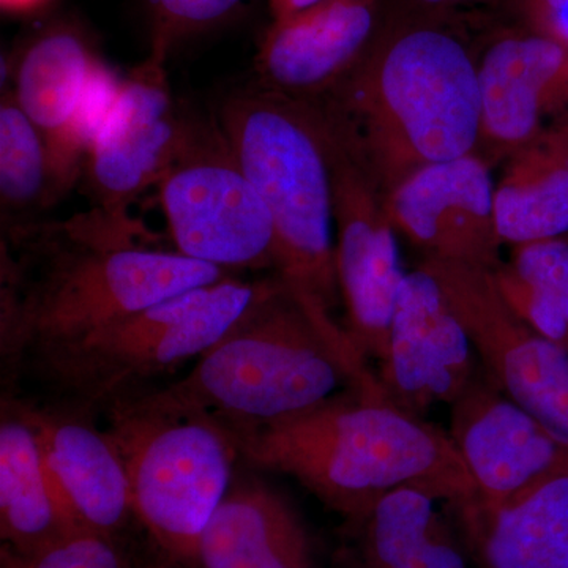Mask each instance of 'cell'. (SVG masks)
<instances>
[{
  "label": "cell",
  "mask_w": 568,
  "mask_h": 568,
  "mask_svg": "<svg viewBox=\"0 0 568 568\" xmlns=\"http://www.w3.org/2000/svg\"><path fill=\"white\" fill-rule=\"evenodd\" d=\"M231 275L153 246L129 213L93 207L69 222L3 231V369H37L138 310Z\"/></svg>",
  "instance_id": "6da1fadb"
},
{
  "label": "cell",
  "mask_w": 568,
  "mask_h": 568,
  "mask_svg": "<svg viewBox=\"0 0 568 568\" xmlns=\"http://www.w3.org/2000/svg\"><path fill=\"white\" fill-rule=\"evenodd\" d=\"M316 102L387 196L426 166L477 152L478 54L452 17L392 6L364 59Z\"/></svg>",
  "instance_id": "7a4b0ae2"
},
{
  "label": "cell",
  "mask_w": 568,
  "mask_h": 568,
  "mask_svg": "<svg viewBox=\"0 0 568 568\" xmlns=\"http://www.w3.org/2000/svg\"><path fill=\"white\" fill-rule=\"evenodd\" d=\"M224 425L250 466L295 478L346 521L413 488L457 507L469 530L476 525V484L450 433L384 395L343 392L282 420Z\"/></svg>",
  "instance_id": "3957f363"
},
{
  "label": "cell",
  "mask_w": 568,
  "mask_h": 568,
  "mask_svg": "<svg viewBox=\"0 0 568 568\" xmlns=\"http://www.w3.org/2000/svg\"><path fill=\"white\" fill-rule=\"evenodd\" d=\"M349 390L384 395L346 328L274 274L265 293L193 368L156 394L227 425H261Z\"/></svg>",
  "instance_id": "277c9868"
},
{
  "label": "cell",
  "mask_w": 568,
  "mask_h": 568,
  "mask_svg": "<svg viewBox=\"0 0 568 568\" xmlns=\"http://www.w3.org/2000/svg\"><path fill=\"white\" fill-rule=\"evenodd\" d=\"M271 213L275 274L332 313L339 294L334 190L320 104L263 88L227 97L215 119Z\"/></svg>",
  "instance_id": "5b68a950"
},
{
  "label": "cell",
  "mask_w": 568,
  "mask_h": 568,
  "mask_svg": "<svg viewBox=\"0 0 568 568\" xmlns=\"http://www.w3.org/2000/svg\"><path fill=\"white\" fill-rule=\"evenodd\" d=\"M134 518L179 568H192L213 511L233 484V433L213 414L138 392L106 406Z\"/></svg>",
  "instance_id": "8992f818"
},
{
  "label": "cell",
  "mask_w": 568,
  "mask_h": 568,
  "mask_svg": "<svg viewBox=\"0 0 568 568\" xmlns=\"http://www.w3.org/2000/svg\"><path fill=\"white\" fill-rule=\"evenodd\" d=\"M272 276L194 287L100 328L36 372L81 409L138 394L148 381L196 362L265 293Z\"/></svg>",
  "instance_id": "52a82bcc"
},
{
  "label": "cell",
  "mask_w": 568,
  "mask_h": 568,
  "mask_svg": "<svg viewBox=\"0 0 568 568\" xmlns=\"http://www.w3.org/2000/svg\"><path fill=\"white\" fill-rule=\"evenodd\" d=\"M174 250L230 274L276 267L271 213L219 123L194 121L185 148L156 186Z\"/></svg>",
  "instance_id": "ba28073f"
},
{
  "label": "cell",
  "mask_w": 568,
  "mask_h": 568,
  "mask_svg": "<svg viewBox=\"0 0 568 568\" xmlns=\"http://www.w3.org/2000/svg\"><path fill=\"white\" fill-rule=\"evenodd\" d=\"M325 142L334 190L335 263L346 306V332L358 354L386 358L392 317L405 272L386 196L377 189L349 138L323 104Z\"/></svg>",
  "instance_id": "9c48e42d"
},
{
  "label": "cell",
  "mask_w": 568,
  "mask_h": 568,
  "mask_svg": "<svg viewBox=\"0 0 568 568\" xmlns=\"http://www.w3.org/2000/svg\"><path fill=\"white\" fill-rule=\"evenodd\" d=\"M489 381L507 398L568 440V351L534 331L497 290L493 272L425 257Z\"/></svg>",
  "instance_id": "30bf717a"
},
{
  "label": "cell",
  "mask_w": 568,
  "mask_h": 568,
  "mask_svg": "<svg viewBox=\"0 0 568 568\" xmlns=\"http://www.w3.org/2000/svg\"><path fill=\"white\" fill-rule=\"evenodd\" d=\"M166 59L149 52L123 77L118 102L85 152L81 178L93 207L126 215L159 186L189 141L194 121L175 103Z\"/></svg>",
  "instance_id": "8fae6325"
},
{
  "label": "cell",
  "mask_w": 568,
  "mask_h": 568,
  "mask_svg": "<svg viewBox=\"0 0 568 568\" xmlns=\"http://www.w3.org/2000/svg\"><path fill=\"white\" fill-rule=\"evenodd\" d=\"M450 436L477 489L478 538L489 519L556 478L568 477V440L478 373L450 406Z\"/></svg>",
  "instance_id": "7c38bea8"
},
{
  "label": "cell",
  "mask_w": 568,
  "mask_h": 568,
  "mask_svg": "<svg viewBox=\"0 0 568 568\" xmlns=\"http://www.w3.org/2000/svg\"><path fill=\"white\" fill-rule=\"evenodd\" d=\"M476 355L433 275L418 265L405 274L376 372L388 402L422 418L436 405H454L478 375Z\"/></svg>",
  "instance_id": "4fadbf2b"
},
{
  "label": "cell",
  "mask_w": 568,
  "mask_h": 568,
  "mask_svg": "<svg viewBox=\"0 0 568 568\" xmlns=\"http://www.w3.org/2000/svg\"><path fill=\"white\" fill-rule=\"evenodd\" d=\"M480 140L493 166L568 121V47L528 28L500 31L478 54Z\"/></svg>",
  "instance_id": "5bb4252c"
},
{
  "label": "cell",
  "mask_w": 568,
  "mask_h": 568,
  "mask_svg": "<svg viewBox=\"0 0 568 568\" xmlns=\"http://www.w3.org/2000/svg\"><path fill=\"white\" fill-rule=\"evenodd\" d=\"M396 233L425 257L493 271L503 263L491 166L478 153L432 164L386 196Z\"/></svg>",
  "instance_id": "9a60e30c"
},
{
  "label": "cell",
  "mask_w": 568,
  "mask_h": 568,
  "mask_svg": "<svg viewBox=\"0 0 568 568\" xmlns=\"http://www.w3.org/2000/svg\"><path fill=\"white\" fill-rule=\"evenodd\" d=\"M384 0H325L265 31L254 70L267 91L316 102L364 59L386 21Z\"/></svg>",
  "instance_id": "2e32d148"
},
{
  "label": "cell",
  "mask_w": 568,
  "mask_h": 568,
  "mask_svg": "<svg viewBox=\"0 0 568 568\" xmlns=\"http://www.w3.org/2000/svg\"><path fill=\"white\" fill-rule=\"evenodd\" d=\"M103 63L89 33L77 22L61 20L22 41L7 67V91L43 134L70 189L82 171L74 125Z\"/></svg>",
  "instance_id": "e0dca14e"
},
{
  "label": "cell",
  "mask_w": 568,
  "mask_h": 568,
  "mask_svg": "<svg viewBox=\"0 0 568 568\" xmlns=\"http://www.w3.org/2000/svg\"><path fill=\"white\" fill-rule=\"evenodd\" d=\"M29 414L62 506L82 529L119 540L134 518L132 489L106 429L97 428L81 407L73 413L29 407Z\"/></svg>",
  "instance_id": "ac0fdd59"
},
{
  "label": "cell",
  "mask_w": 568,
  "mask_h": 568,
  "mask_svg": "<svg viewBox=\"0 0 568 568\" xmlns=\"http://www.w3.org/2000/svg\"><path fill=\"white\" fill-rule=\"evenodd\" d=\"M192 568H313L312 540L276 489L233 480L203 530Z\"/></svg>",
  "instance_id": "d6986e66"
},
{
  "label": "cell",
  "mask_w": 568,
  "mask_h": 568,
  "mask_svg": "<svg viewBox=\"0 0 568 568\" xmlns=\"http://www.w3.org/2000/svg\"><path fill=\"white\" fill-rule=\"evenodd\" d=\"M62 506L44 465L29 407L3 399L0 420V538L33 555L81 532Z\"/></svg>",
  "instance_id": "ffe728a7"
},
{
  "label": "cell",
  "mask_w": 568,
  "mask_h": 568,
  "mask_svg": "<svg viewBox=\"0 0 568 568\" xmlns=\"http://www.w3.org/2000/svg\"><path fill=\"white\" fill-rule=\"evenodd\" d=\"M495 183L496 226L511 246L568 235V121L508 156Z\"/></svg>",
  "instance_id": "44dd1931"
},
{
  "label": "cell",
  "mask_w": 568,
  "mask_h": 568,
  "mask_svg": "<svg viewBox=\"0 0 568 568\" xmlns=\"http://www.w3.org/2000/svg\"><path fill=\"white\" fill-rule=\"evenodd\" d=\"M437 499L418 489H396L364 517L351 519L345 568H467L436 510Z\"/></svg>",
  "instance_id": "7402d4cb"
},
{
  "label": "cell",
  "mask_w": 568,
  "mask_h": 568,
  "mask_svg": "<svg viewBox=\"0 0 568 568\" xmlns=\"http://www.w3.org/2000/svg\"><path fill=\"white\" fill-rule=\"evenodd\" d=\"M50 145L3 91L0 102V207L3 231L39 223L41 212L69 192Z\"/></svg>",
  "instance_id": "603a6c76"
},
{
  "label": "cell",
  "mask_w": 568,
  "mask_h": 568,
  "mask_svg": "<svg viewBox=\"0 0 568 568\" xmlns=\"http://www.w3.org/2000/svg\"><path fill=\"white\" fill-rule=\"evenodd\" d=\"M477 540L488 568H568V477L497 514Z\"/></svg>",
  "instance_id": "cb8c5ba5"
},
{
  "label": "cell",
  "mask_w": 568,
  "mask_h": 568,
  "mask_svg": "<svg viewBox=\"0 0 568 568\" xmlns=\"http://www.w3.org/2000/svg\"><path fill=\"white\" fill-rule=\"evenodd\" d=\"M491 272L510 308L568 351V235L515 245Z\"/></svg>",
  "instance_id": "d4e9b609"
},
{
  "label": "cell",
  "mask_w": 568,
  "mask_h": 568,
  "mask_svg": "<svg viewBox=\"0 0 568 568\" xmlns=\"http://www.w3.org/2000/svg\"><path fill=\"white\" fill-rule=\"evenodd\" d=\"M253 0H145L151 52L170 55L182 41L231 24Z\"/></svg>",
  "instance_id": "484cf974"
},
{
  "label": "cell",
  "mask_w": 568,
  "mask_h": 568,
  "mask_svg": "<svg viewBox=\"0 0 568 568\" xmlns=\"http://www.w3.org/2000/svg\"><path fill=\"white\" fill-rule=\"evenodd\" d=\"M0 568H133V566L118 538L81 530L33 555H22L2 545Z\"/></svg>",
  "instance_id": "4316f807"
},
{
  "label": "cell",
  "mask_w": 568,
  "mask_h": 568,
  "mask_svg": "<svg viewBox=\"0 0 568 568\" xmlns=\"http://www.w3.org/2000/svg\"><path fill=\"white\" fill-rule=\"evenodd\" d=\"M519 24L568 47V0H511Z\"/></svg>",
  "instance_id": "83f0119b"
},
{
  "label": "cell",
  "mask_w": 568,
  "mask_h": 568,
  "mask_svg": "<svg viewBox=\"0 0 568 568\" xmlns=\"http://www.w3.org/2000/svg\"><path fill=\"white\" fill-rule=\"evenodd\" d=\"M493 2H496V0H394V7L407 11H417V13L452 17L454 11L458 9Z\"/></svg>",
  "instance_id": "f1b7e54d"
},
{
  "label": "cell",
  "mask_w": 568,
  "mask_h": 568,
  "mask_svg": "<svg viewBox=\"0 0 568 568\" xmlns=\"http://www.w3.org/2000/svg\"><path fill=\"white\" fill-rule=\"evenodd\" d=\"M323 2L325 0H268V10H271L272 21L284 20Z\"/></svg>",
  "instance_id": "f546056e"
},
{
  "label": "cell",
  "mask_w": 568,
  "mask_h": 568,
  "mask_svg": "<svg viewBox=\"0 0 568 568\" xmlns=\"http://www.w3.org/2000/svg\"><path fill=\"white\" fill-rule=\"evenodd\" d=\"M51 0H0L3 13L26 14L43 9Z\"/></svg>",
  "instance_id": "4dcf8cb0"
},
{
  "label": "cell",
  "mask_w": 568,
  "mask_h": 568,
  "mask_svg": "<svg viewBox=\"0 0 568 568\" xmlns=\"http://www.w3.org/2000/svg\"><path fill=\"white\" fill-rule=\"evenodd\" d=\"M156 568H179V567H173V566H160V567H156Z\"/></svg>",
  "instance_id": "1f68e13d"
}]
</instances>
